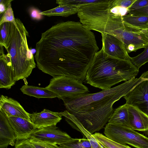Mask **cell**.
Returning <instances> with one entry per match:
<instances>
[{"label":"cell","mask_w":148,"mask_h":148,"mask_svg":"<svg viewBox=\"0 0 148 148\" xmlns=\"http://www.w3.org/2000/svg\"><path fill=\"white\" fill-rule=\"evenodd\" d=\"M29 11L30 16L34 20H40L42 19L43 15L40 14V11L34 7H31L29 9Z\"/></svg>","instance_id":"4dcf8cb0"},{"label":"cell","mask_w":148,"mask_h":148,"mask_svg":"<svg viewBox=\"0 0 148 148\" xmlns=\"http://www.w3.org/2000/svg\"><path fill=\"white\" fill-rule=\"evenodd\" d=\"M124 23L131 28L140 30L148 29V17L134 16L129 14L122 16Z\"/></svg>","instance_id":"ac0fdd59"},{"label":"cell","mask_w":148,"mask_h":148,"mask_svg":"<svg viewBox=\"0 0 148 148\" xmlns=\"http://www.w3.org/2000/svg\"><path fill=\"white\" fill-rule=\"evenodd\" d=\"M108 123L130 128L127 104L126 103L116 108Z\"/></svg>","instance_id":"2e32d148"},{"label":"cell","mask_w":148,"mask_h":148,"mask_svg":"<svg viewBox=\"0 0 148 148\" xmlns=\"http://www.w3.org/2000/svg\"><path fill=\"white\" fill-rule=\"evenodd\" d=\"M102 48L105 52L113 57L123 60H130L124 43L114 36L101 34Z\"/></svg>","instance_id":"9c48e42d"},{"label":"cell","mask_w":148,"mask_h":148,"mask_svg":"<svg viewBox=\"0 0 148 148\" xmlns=\"http://www.w3.org/2000/svg\"><path fill=\"white\" fill-rule=\"evenodd\" d=\"M144 78L141 75L108 89L62 100L67 111L93 134L102 129L108 122L114 111V103L126 95Z\"/></svg>","instance_id":"7a4b0ae2"},{"label":"cell","mask_w":148,"mask_h":148,"mask_svg":"<svg viewBox=\"0 0 148 148\" xmlns=\"http://www.w3.org/2000/svg\"><path fill=\"white\" fill-rule=\"evenodd\" d=\"M45 88L54 92L58 98L62 99L76 97L89 92L88 88L82 81L64 76L53 77Z\"/></svg>","instance_id":"8992f818"},{"label":"cell","mask_w":148,"mask_h":148,"mask_svg":"<svg viewBox=\"0 0 148 148\" xmlns=\"http://www.w3.org/2000/svg\"><path fill=\"white\" fill-rule=\"evenodd\" d=\"M0 25L6 22H13L15 20V18L11 7V2L10 3L7 9L0 16Z\"/></svg>","instance_id":"cb8c5ba5"},{"label":"cell","mask_w":148,"mask_h":148,"mask_svg":"<svg viewBox=\"0 0 148 148\" xmlns=\"http://www.w3.org/2000/svg\"><path fill=\"white\" fill-rule=\"evenodd\" d=\"M0 111L7 118L17 117L30 121L29 113L15 99L1 95L0 97Z\"/></svg>","instance_id":"8fae6325"},{"label":"cell","mask_w":148,"mask_h":148,"mask_svg":"<svg viewBox=\"0 0 148 148\" xmlns=\"http://www.w3.org/2000/svg\"></svg>","instance_id":"74e56055"},{"label":"cell","mask_w":148,"mask_h":148,"mask_svg":"<svg viewBox=\"0 0 148 148\" xmlns=\"http://www.w3.org/2000/svg\"><path fill=\"white\" fill-rule=\"evenodd\" d=\"M99 0H58L56 3L59 5L67 4L79 8L87 4L95 3Z\"/></svg>","instance_id":"603a6c76"},{"label":"cell","mask_w":148,"mask_h":148,"mask_svg":"<svg viewBox=\"0 0 148 148\" xmlns=\"http://www.w3.org/2000/svg\"><path fill=\"white\" fill-rule=\"evenodd\" d=\"M144 73V79L123 97L126 104L136 108L148 116V71Z\"/></svg>","instance_id":"52a82bcc"},{"label":"cell","mask_w":148,"mask_h":148,"mask_svg":"<svg viewBox=\"0 0 148 148\" xmlns=\"http://www.w3.org/2000/svg\"></svg>","instance_id":"8d00e7d4"},{"label":"cell","mask_w":148,"mask_h":148,"mask_svg":"<svg viewBox=\"0 0 148 148\" xmlns=\"http://www.w3.org/2000/svg\"><path fill=\"white\" fill-rule=\"evenodd\" d=\"M132 63L138 69L148 62V45L141 53L133 57H131Z\"/></svg>","instance_id":"44dd1931"},{"label":"cell","mask_w":148,"mask_h":148,"mask_svg":"<svg viewBox=\"0 0 148 148\" xmlns=\"http://www.w3.org/2000/svg\"><path fill=\"white\" fill-rule=\"evenodd\" d=\"M139 72V69L130 60L112 57L102 47L95 54L85 80L86 83L106 90L121 82L135 78Z\"/></svg>","instance_id":"3957f363"},{"label":"cell","mask_w":148,"mask_h":148,"mask_svg":"<svg viewBox=\"0 0 148 148\" xmlns=\"http://www.w3.org/2000/svg\"><path fill=\"white\" fill-rule=\"evenodd\" d=\"M8 41L3 47L9 59L14 80L16 82L28 77L36 67L33 54L28 47L27 37L29 33L20 19L11 22Z\"/></svg>","instance_id":"277c9868"},{"label":"cell","mask_w":148,"mask_h":148,"mask_svg":"<svg viewBox=\"0 0 148 148\" xmlns=\"http://www.w3.org/2000/svg\"><path fill=\"white\" fill-rule=\"evenodd\" d=\"M59 147L60 148H64L60 146H59Z\"/></svg>","instance_id":"e575fe53"},{"label":"cell","mask_w":148,"mask_h":148,"mask_svg":"<svg viewBox=\"0 0 148 148\" xmlns=\"http://www.w3.org/2000/svg\"><path fill=\"white\" fill-rule=\"evenodd\" d=\"M142 30L143 33L146 36V37L148 38V29H147Z\"/></svg>","instance_id":"d6a6232c"},{"label":"cell","mask_w":148,"mask_h":148,"mask_svg":"<svg viewBox=\"0 0 148 148\" xmlns=\"http://www.w3.org/2000/svg\"><path fill=\"white\" fill-rule=\"evenodd\" d=\"M92 135L103 148H132L115 142L100 133L96 132Z\"/></svg>","instance_id":"ffe728a7"},{"label":"cell","mask_w":148,"mask_h":148,"mask_svg":"<svg viewBox=\"0 0 148 148\" xmlns=\"http://www.w3.org/2000/svg\"><path fill=\"white\" fill-rule=\"evenodd\" d=\"M14 148H34L31 144L29 139L16 140Z\"/></svg>","instance_id":"f546056e"},{"label":"cell","mask_w":148,"mask_h":148,"mask_svg":"<svg viewBox=\"0 0 148 148\" xmlns=\"http://www.w3.org/2000/svg\"><path fill=\"white\" fill-rule=\"evenodd\" d=\"M20 90L24 94L38 98L58 97V95L54 92L46 88L25 84L21 87Z\"/></svg>","instance_id":"e0dca14e"},{"label":"cell","mask_w":148,"mask_h":148,"mask_svg":"<svg viewBox=\"0 0 148 148\" xmlns=\"http://www.w3.org/2000/svg\"><path fill=\"white\" fill-rule=\"evenodd\" d=\"M59 145L64 148H84L81 139L72 138L71 140L60 144Z\"/></svg>","instance_id":"d4e9b609"},{"label":"cell","mask_w":148,"mask_h":148,"mask_svg":"<svg viewBox=\"0 0 148 148\" xmlns=\"http://www.w3.org/2000/svg\"><path fill=\"white\" fill-rule=\"evenodd\" d=\"M11 26V22H6L0 25V45L4 46L8 41Z\"/></svg>","instance_id":"7402d4cb"},{"label":"cell","mask_w":148,"mask_h":148,"mask_svg":"<svg viewBox=\"0 0 148 148\" xmlns=\"http://www.w3.org/2000/svg\"><path fill=\"white\" fill-rule=\"evenodd\" d=\"M104 133L110 139L118 143L128 144L136 148H148V137L130 128L108 123Z\"/></svg>","instance_id":"5b68a950"},{"label":"cell","mask_w":148,"mask_h":148,"mask_svg":"<svg viewBox=\"0 0 148 148\" xmlns=\"http://www.w3.org/2000/svg\"><path fill=\"white\" fill-rule=\"evenodd\" d=\"M79 8L67 4H60L53 8L41 12L40 14L48 16H60L68 17L77 13Z\"/></svg>","instance_id":"d6986e66"},{"label":"cell","mask_w":148,"mask_h":148,"mask_svg":"<svg viewBox=\"0 0 148 148\" xmlns=\"http://www.w3.org/2000/svg\"><path fill=\"white\" fill-rule=\"evenodd\" d=\"M12 0H1L0 2V14L1 16L7 8L9 4Z\"/></svg>","instance_id":"1f68e13d"},{"label":"cell","mask_w":148,"mask_h":148,"mask_svg":"<svg viewBox=\"0 0 148 148\" xmlns=\"http://www.w3.org/2000/svg\"><path fill=\"white\" fill-rule=\"evenodd\" d=\"M30 121L37 129L56 126L62 119L60 112L44 109L39 112L29 114Z\"/></svg>","instance_id":"30bf717a"},{"label":"cell","mask_w":148,"mask_h":148,"mask_svg":"<svg viewBox=\"0 0 148 148\" xmlns=\"http://www.w3.org/2000/svg\"><path fill=\"white\" fill-rule=\"evenodd\" d=\"M136 0H114V3L116 6L127 9Z\"/></svg>","instance_id":"f1b7e54d"},{"label":"cell","mask_w":148,"mask_h":148,"mask_svg":"<svg viewBox=\"0 0 148 148\" xmlns=\"http://www.w3.org/2000/svg\"><path fill=\"white\" fill-rule=\"evenodd\" d=\"M36 49L37 66L43 72L83 82L99 49L91 30L80 22L68 21L43 33Z\"/></svg>","instance_id":"6da1fadb"},{"label":"cell","mask_w":148,"mask_h":148,"mask_svg":"<svg viewBox=\"0 0 148 148\" xmlns=\"http://www.w3.org/2000/svg\"><path fill=\"white\" fill-rule=\"evenodd\" d=\"M147 135H148V133H147Z\"/></svg>","instance_id":"d590c367"},{"label":"cell","mask_w":148,"mask_h":148,"mask_svg":"<svg viewBox=\"0 0 148 148\" xmlns=\"http://www.w3.org/2000/svg\"><path fill=\"white\" fill-rule=\"evenodd\" d=\"M127 11L129 14L132 15L148 17V6L137 10Z\"/></svg>","instance_id":"83f0119b"},{"label":"cell","mask_w":148,"mask_h":148,"mask_svg":"<svg viewBox=\"0 0 148 148\" xmlns=\"http://www.w3.org/2000/svg\"><path fill=\"white\" fill-rule=\"evenodd\" d=\"M30 50L33 54H34L35 53H36V49H30Z\"/></svg>","instance_id":"836d02e7"},{"label":"cell","mask_w":148,"mask_h":148,"mask_svg":"<svg viewBox=\"0 0 148 148\" xmlns=\"http://www.w3.org/2000/svg\"><path fill=\"white\" fill-rule=\"evenodd\" d=\"M16 140L15 132L8 118L0 111V148L14 146Z\"/></svg>","instance_id":"5bb4252c"},{"label":"cell","mask_w":148,"mask_h":148,"mask_svg":"<svg viewBox=\"0 0 148 148\" xmlns=\"http://www.w3.org/2000/svg\"><path fill=\"white\" fill-rule=\"evenodd\" d=\"M9 122L15 132L16 140L29 139L37 129L30 121L17 117L8 118Z\"/></svg>","instance_id":"7c38bea8"},{"label":"cell","mask_w":148,"mask_h":148,"mask_svg":"<svg viewBox=\"0 0 148 148\" xmlns=\"http://www.w3.org/2000/svg\"><path fill=\"white\" fill-rule=\"evenodd\" d=\"M0 46V88L10 89L16 82L13 79L10 60L4 53L3 47Z\"/></svg>","instance_id":"4fadbf2b"},{"label":"cell","mask_w":148,"mask_h":148,"mask_svg":"<svg viewBox=\"0 0 148 148\" xmlns=\"http://www.w3.org/2000/svg\"><path fill=\"white\" fill-rule=\"evenodd\" d=\"M130 128L140 131H148V116L136 108L127 104Z\"/></svg>","instance_id":"9a60e30c"},{"label":"cell","mask_w":148,"mask_h":148,"mask_svg":"<svg viewBox=\"0 0 148 148\" xmlns=\"http://www.w3.org/2000/svg\"><path fill=\"white\" fill-rule=\"evenodd\" d=\"M29 141L34 148H60L57 145L48 143L42 141L29 139Z\"/></svg>","instance_id":"484cf974"},{"label":"cell","mask_w":148,"mask_h":148,"mask_svg":"<svg viewBox=\"0 0 148 148\" xmlns=\"http://www.w3.org/2000/svg\"><path fill=\"white\" fill-rule=\"evenodd\" d=\"M148 6V0H136L127 9V11L137 10Z\"/></svg>","instance_id":"4316f807"},{"label":"cell","mask_w":148,"mask_h":148,"mask_svg":"<svg viewBox=\"0 0 148 148\" xmlns=\"http://www.w3.org/2000/svg\"><path fill=\"white\" fill-rule=\"evenodd\" d=\"M30 138L57 145L72 138L67 133L59 130L56 126L37 129L32 134Z\"/></svg>","instance_id":"ba28073f"}]
</instances>
